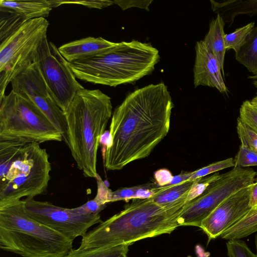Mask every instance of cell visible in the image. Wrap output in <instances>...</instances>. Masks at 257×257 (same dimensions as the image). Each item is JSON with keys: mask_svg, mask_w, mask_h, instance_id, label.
<instances>
[{"mask_svg": "<svg viewBox=\"0 0 257 257\" xmlns=\"http://www.w3.org/2000/svg\"><path fill=\"white\" fill-rule=\"evenodd\" d=\"M174 103L163 83L129 93L114 110L104 157L107 170L147 157L167 135Z\"/></svg>", "mask_w": 257, "mask_h": 257, "instance_id": "obj_1", "label": "cell"}, {"mask_svg": "<svg viewBox=\"0 0 257 257\" xmlns=\"http://www.w3.org/2000/svg\"><path fill=\"white\" fill-rule=\"evenodd\" d=\"M187 196L162 205L151 198L133 199L123 210L88 231L78 248L131 245L144 238L171 233L179 226L178 219L189 204Z\"/></svg>", "mask_w": 257, "mask_h": 257, "instance_id": "obj_2", "label": "cell"}, {"mask_svg": "<svg viewBox=\"0 0 257 257\" xmlns=\"http://www.w3.org/2000/svg\"><path fill=\"white\" fill-rule=\"evenodd\" d=\"M111 98L99 89L84 88L64 113L65 143L78 168L86 177L96 178L100 138L112 116Z\"/></svg>", "mask_w": 257, "mask_h": 257, "instance_id": "obj_3", "label": "cell"}, {"mask_svg": "<svg viewBox=\"0 0 257 257\" xmlns=\"http://www.w3.org/2000/svg\"><path fill=\"white\" fill-rule=\"evenodd\" d=\"M160 59L159 50L151 44L133 40L117 43L106 51L69 65L79 79L115 87L151 74Z\"/></svg>", "mask_w": 257, "mask_h": 257, "instance_id": "obj_4", "label": "cell"}, {"mask_svg": "<svg viewBox=\"0 0 257 257\" xmlns=\"http://www.w3.org/2000/svg\"><path fill=\"white\" fill-rule=\"evenodd\" d=\"M51 169L49 155L40 144L0 141V205L43 194Z\"/></svg>", "mask_w": 257, "mask_h": 257, "instance_id": "obj_5", "label": "cell"}, {"mask_svg": "<svg viewBox=\"0 0 257 257\" xmlns=\"http://www.w3.org/2000/svg\"><path fill=\"white\" fill-rule=\"evenodd\" d=\"M73 241L31 218L24 200L0 205V247L21 257H65Z\"/></svg>", "mask_w": 257, "mask_h": 257, "instance_id": "obj_6", "label": "cell"}, {"mask_svg": "<svg viewBox=\"0 0 257 257\" xmlns=\"http://www.w3.org/2000/svg\"><path fill=\"white\" fill-rule=\"evenodd\" d=\"M62 141V134L30 99L12 90L0 100V141Z\"/></svg>", "mask_w": 257, "mask_h": 257, "instance_id": "obj_7", "label": "cell"}, {"mask_svg": "<svg viewBox=\"0 0 257 257\" xmlns=\"http://www.w3.org/2000/svg\"><path fill=\"white\" fill-rule=\"evenodd\" d=\"M49 25L45 18L29 20L1 42L0 100L12 80L35 62Z\"/></svg>", "mask_w": 257, "mask_h": 257, "instance_id": "obj_8", "label": "cell"}, {"mask_svg": "<svg viewBox=\"0 0 257 257\" xmlns=\"http://www.w3.org/2000/svg\"><path fill=\"white\" fill-rule=\"evenodd\" d=\"M257 172L252 169L233 167L220 175L199 196L189 202L177 220L180 226L200 227L202 221L223 201L238 190L251 185Z\"/></svg>", "mask_w": 257, "mask_h": 257, "instance_id": "obj_9", "label": "cell"}, {"mask_svg": "<svg viewBox=\"0 0 257 257\" xmlns=\"http://www.w3.org/2000/svg\"><path fill=\"white\" fill-rule=\"evenodd\" d=\"M35 62L55 101L64 113L76 94L84 88L76 80L69 62L47 38L39 47Z\"/></svg>", "mask_w": 257, "mask_h": 257, "instance_id": "obj_10", "label": "cell"}, {"mask_svg": "<svg viewBox=\"0 0 257 257\" xmlns=\"http://www.w3.org/2000/svg\"><path fill=\"white\" fill-rule=\"evenodd\" d=\"M23 200L26 211L31 218L73 241L78 236L83 237L91 226L102 221L100 214L80 215L72 208L48 201L34 198Z\"/></svg>", "mask_w": 257, "mask_h": 257, "instance_id": "obj_11", "label": "cell"}, {"mask_svg": "<svg viewBox=\"0 0 257 257\" xmlns=\"http://www.w3.org/2000/svg\"><path fill=\"white\" fill-rule=\"evenodd\" d=\"M12 89L30 99L50 119L66 139V122L63 111L57 105L35 62L11 81Z\"/></svg>", "mask_w": 257, "mask_h": 257, "instance_id": "obj_12", "label": "cell"}, {"mask_svg": "<svg viewBox=\"0 0 257 257\" xmlns=\"http://www.w3.org/2000/svg\"><path fill=\"white\" fill-rule=\"evenodd\" d=\"M252 185L227 198L202 221L200 228L207 235L208 242L219 237L252 210L250 205Z\"/></svg>", "mask_w": 257, "mask_h": 257, "instance_id": "obj_13", "label": "cell"}, {"mask_svg": "<svg viewBox=\"0 0 257 257\" xmlns=\"http://www.w3.org/2000/svg\"><path fill=\"white\" fill-rule=\"evenodd\" d=\"M195 49L194 87L200 85L207 86L227 94L228 89L223 78L221 67L213 52L202 40L196 42Z\"/></svg>", "mask_w": 257, "mask_h": 257, "instance_id": "obj_14", "label": "cell"}, {"mask_svg": "<svg viewBox=\"0 0 257 257\" xmlns=\"http://www.w3.org/2000/svg\"><path fill=\"white\" fill-rule=\"evenodd\" d=\"M117 43L102 37H88L63 44L58 50L62 56L71 63L100 54Z\"/></svg>", "mask_w": 257, "mask_h": 257, "instance_id": "obj_15", "label": "cell"}, {"mask_svg": "<svg viewBox=\"0 0 257 257\" xmlns=\"http://www.w3.org/2000/svg\"><path fill=\"white\" fill-rule=\"evenodd\" d=\"M52 9L49 0L0 1V10L19 14L27 21L45 18L49 16Z\"/></svg>", "mask_w": 257, "mask_h": 257, "instance_id": "obj_16", "label": "cell"}, {"mask_svg": "<svg viewBox=\"0 0 257 257\" xmlns=\"http://www.w3.org/2000/svg\"><path fill=\"white\" fill-rule=\"evenodd\" d=\"M213 11L219 15L225 23L230 27L238 15L246 14L250 17L257 15V0H229L217 2L210 0Z\"/></svg>", "mask_w": 257, "mask_h": 257, "instance_id": "obj_17", "label": "cell"}, {"mask_svg": "<svg viewBox=\"0 0 257 257\" xmlns=\"http://www.w3.org/2000/svg\"><path fill=\"white\" fill-rule=\"evenodd\" d=\"M225 25L223 19L217 15L215 19H212L209 24V30L202 40L206 46L213 52L217 59L222 72L224 77V62L226 49L224 36V27Z\"/></svg>", "mask_w": 257, "mask_h": 257, "instance_id": "obj_18", "label": "cell"}, {"mask_svg": "<svg viewBox=\"0 0 257 257\" xmlns=\"http://www.w3.org/2000/svg\"><path fill=\"white\" fill-rule=\"evenodd\" d=\"M235 57L253 75H257V26L251 31Z\"/></svg>", "mask_w": 257, "mask_h": 257, "instance_id": "obj_19", "label": "cell"}, {"mask_svg": "<svg viewBox=\"0 0 257 257\" xmlns=\"http://www.w3.org/2000/svg\"><path fill=\"white\" fill-rule=\"evenodd\" d=\"M195 180L176 185L159 186L158 192L151 199L161 205L175 202L188 194Z\"/></svg>", "mask_w": 257, "mask_h": 257, "instance_id": "obj_20", "label": "cell"}, {"mask_svg": "<svg viewBox=\"0 0 257 257\" xmlns=\"http://www.w3.org/2000/svg\"><path fill=\"white\" fill-rule=\"evenodd\" d=\"M257 232V210H251L234 225L223 232L220 237L226 240L241 239Z\"/></svg>", "mask_w": 257, "mask_h": 257, "instance_id": "obj_21", "label": "cell"}, {"mask_svg": "<svg viewBox=\"0 0 257 257\" xmlns=\"http://www.w3.org/2000/svg\"><path fill=\"white\" fill-rule=\"evenodd\" d=\"M130 244L96 248H72L65 257H124L127 256Z\"/></svg>", "mask_w": 257, "mask_h": 257, "instance_id": "obj_22", "label": "cell"}, {"mask_svg": "<svg viewBox=\"0 0 257 257\" xmlns=\"http://www.w3.org/2000/svg\"><path fill=\"white\" fill-rule=\"evenodd\" d=\"M0 42H2L15 32L27 21L21 15L10 11L0 10Z\"/></svg>", "mask_w": 257, "mask_h": 257, "instance_id": "obj_23", "label": "cell"}, {"mask_svg": "<svg viewBox=\"0 0 257 257\" xmlns=\"http://www.w3.org/2000/svg\"><path fill=\"white\" fill-rule=\"evenodd\" d=\"M254 22L249 23L242 27L237 28L231 33L225 34L224 40L226 50L233 49L235 54L237 53L244 44L247 36L254 27Z\"/></svg>", "mask_w": 257, "mask_h": 257, "instance_id": "obj_24", "label": "cell"}, {"mask_svg": "<svg viewBox=\"0 0 257 257\" xmlns=\"http://www.w3.org/2000/svg\"><path fill=\"white\" fill-rule=\"evenodd\" d=\"M241 121L257 133V105L249 100L244 101L239 109Z\"/></svg>", "mask_w": 257, "mask_h": 257, "instance_id": "obj_25", "label": "cell"}, {"mask_svg": "<svg viewBox=\"0 0 257 257\" xmlns=\"http://www.w3.org/2000/svg\"><path fill=\"white\" fill-rule=\"evenodd\" d=\"M234 168L257 166V152L241 144L234 159Z\"/></svg>", "mask_w": 257, "mask_h": 257, "instance_id": "obj_26", "label": "cell"}, {"mask_svg": "<svg viewBox=\"0 0 257 257\" xmlns=\"http://www.w3.org/2000/svg\"><path fill=\"white\" fill-rule=\"evenodd\" d=\"M220 176L219 173H215L211 175L196 179L188 194V202L192 201L201 195Z\"/></svg>", "mask_w": 257, "mask_h": 257, "instance_id": "obj_27", "label": "cell"}, {"mask_svg": "<svg viewBox=\"0 0 257 257\" xmlns=\"http://www.w3.org/2000/svg\"><path fill=\"white\" fill-rule=\"evenodd\" d=\"M234 166V159L232 158L219 161L193 171L189 180H194L197 178L203 177Z\"/></svg>", "mask_w": 257, "mask_h": 257, "instance_id": "obj_28", "label": "cell"}, {"mask_svg": "<svg viewBox=\"0 0 257 257\" xmlns=\"http://www.w3.org/2000/svg\"><path fill=\"white\" fill-rule=\"evenodd\" d=\"M236 130L241 144L257 152V133L242 122L238 117Z\"/></svg>", "mask_w": 257, "mask_h": 257, "instance_id": "obj_29", "label": "cell"}, {"mask_svg": "<svg viewBox=\"0 0 257 257\" xmlns=\"http://www.w3.org/2000/svg\"><path fill=\"white\" fill-rule=\"evenodd\" d=\"M228 257H257L241 239H231L226 243Z\"/></svg>", "mask_w": 257, "mask_h": 257, "instance_id": "obj_30", "label": "cell"}, {"mask_svg": "<svg viewBox=\"0 0 257 257\" xmlns=\"http://www.w3.org/2000/svg\"><path fill=\"white\" fill-rule=\"evenodd\" d=\"M52 8L58 7L62 5L73 4L79 5L88 8H94L101 9L114 4L113 1L107 0H92V1H62V0H50Z\"/></svg>", "mask_w": 257, "mask_h": 257, "instance_id": "obj_31", "label": "cell"}, {"mask_svg": "<svg viewBox=\"0 0 257 257\" xmlns=\"http://www.w3.org/2000/svg\"><path fill=\"white\" fill-rule=\"evenodd\" d=\"M106 206V205L102 204L93 198L80 206L72 208V210L80 215H96L99 214Z\"/></svg>", "mask_w": 257, "mask_h": 257, "instance_id": "obj_32", "label": "cell"}, {"mask_svg": "<svg viewBox=\"0 0 257 257\" xmlns=\"http://www.w3.org/2000/svg\"><path fill=\"white\" fill-rule=\"evenodd\" d=\"M138 186L128 188H122L111 192L110 196V202L119 200L128 201L134 199Z\"/></svg>", "mask_w": 257, "mask_h": 257, "instance_id": "obj_33", "label": "cell"}, {"mask_svg": "<svg viewBox=\"0 0 257 257\" xmlns=\"http://www.w3.org/2000/svg\"><path fill=\"white\" fill-rule=\"evenodd\" d=\"M97 183V191L95 197L94 198L100 203L103 205H107L109 203L111 190L106 186L99 175H97L96 178Z\"/></svg>", "mask_w": 257, "mask_h": 257, "instance_id": "obj_34", "label": "cell"}, {"mask_svg": "<svg viewBox=\"0 0 257 257\" xmlns=\"http://www.w3.org/2000/svg\"><path fill=\"white\" fill-rule=\"evenodd\" d=\"M114 4L118 5L122 10L133 7L145 9L149 11V6L153 2L152 0H115Z\"/></svg>", "mask_w": 257, "mask_h": 257, "instance_id": "obj_35", "label": "cell"}, {"mask_svg": "<svg viewBox=\"0 0 257 257\" xmlns=\"http://www.w3.org/2000/svg\"><path fill=\"white\" fill-rule=\"evenodd\" d=\"M154 177L157 184L159 186H163L168 184L173 176L170 171L162 169L156 171Z\"/></svg>", "mask_w": 257, "mask_h": 257, "instance_id": "obj_36", "label": "cell"}, {"mask_svg": "<svg viewBox=\"0 0 257 257\" xmlns=\"http://www.w3.org/2000/svg\"><path fill=\"white\" fill-rule=\"evenodd\" d=\"M193 172H182L179 175L173 176L170 182L165 186L176 185L188 181L192 175Z\"/></svg>", "mask_w": 257, "mask_h": 257, "instance_id": "obj_37", "label": "cell"}, {"mask_svg": "<svg viewBox=\"0 0 257 257\" xmlns=\"http://www.w3.org/2000/svg\"><path fill=\"white\" fill-rule=\"evenodd\" d=\"M250 205L252 210H257V181L252 185V191L250 199Z\"/></svg>", "mask_w": 257, "mask_h": 257, "instance_id": "obj_38", "label": "cell"}, {"mask_svg": "<svg viewBox=\"0 0 257 257\" xmlns=\"http://www.w3.org/2000/svg\"><path fill=\"white\" fill-rule=\"evenodd\" d=\"M248 78L252 80V84L257 88V75L249 76Z\"/></svg>", "mask_w": 257, "mask_h": 257, "instance_id": "obj_39", "label": "cell"}, {"mask_svg": "<svg viewBox=\"0 0 257 257\" xmlns=\"http://www.w3.org/2000/svg\"><path fill=\"white\" fill-rule=\"evenodd\" d=\"M252 103L253 104L257 105V92L256 93V95L252 98V99L250 100Z\"/></svg>", "mask_w": 257, "mask_h": 257, "instance_id": "obj_40", "label": "cell"}, {"mask_svg": "<svg viewBox=\"0 0 257 257\" xmlns=\"http://www.w3.org/2000/svg\"><path fill=\"white\" fill-rule=\"evenodd\" d=\"M254 242H255V245L256 251V254H257V234L255 235V236Z\"/></svg>", "mask_w": 257, "mask_h": 257, "instance_id": "obj_41", "label": "cell"}, {"mask_svg": "<svg viewBox=\"0 0 257 257\" xmlns=\"http://www.w3.org/2000/svg\"><path fill=\"white\" fill-rule=\"evenodd\" d=\"M124 257H127V256H124Z\"/></svg>", "mask_w": 257, "mask_h": 257, "instance_id": "obj_42", "label": "cell"}]
</instances>
